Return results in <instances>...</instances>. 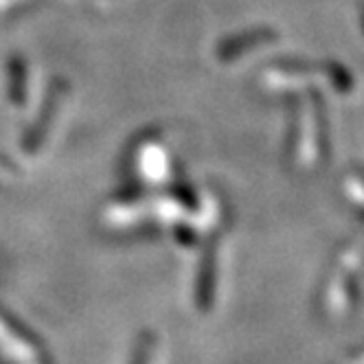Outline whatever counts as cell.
<instances>
[{
  "label": "cell",
  "mask_w": 364,
  "mask_h": 364,
  "mask_svg": "<svg viewBox=\"0 0 364 364\" xmlns=\"http://www.w3.org/2000/svg\"><path fill=\"white\" fill-rule=\"evenodd\" d=\"M358 14H360V22H362V31H364V0H358Z\"/></svg>",
  "instance_id": "obj_3"
},
{
  "label": "cell",
  "mask_w": 364,
  "mask_h": 364,
  "mask_svg": "<svg viewBox=\"0 0 364 364\" xmlns=\"http://www.w3.org/2000/svg\"><path fill=\"white\" fill-rule=\"evenodd\" d=\"M314 92V112H316V125H318V149L321 154L329 156V123H327V103L323 101V97L318 95V90Z\"/></svg>",
  "instance_id": "obj_2"
},
{
  "label": "cell",
  "mask_w": 364,
  "mask_h": 364,
  "mask_svg": "<svg viewBox=\"0 0 364 364\" xmlns=\"http://www.w3.org/2000/svg\"><path fill=\"white\" fill-rule=\"evenodd\" d=\"M318 68L325 73V77L331 82V86H333L338 92L347 95V92L353 90V86H355L353 75H351V70H349L345 64L336 62V60H325L323 64H318Z\"/></svg>",
  "instance_id": "obj_1"
}]
</instances>
